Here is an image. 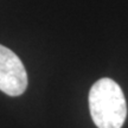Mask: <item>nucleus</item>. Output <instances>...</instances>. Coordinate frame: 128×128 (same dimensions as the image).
Listing matches in <instances>:
<instances>
[{"mask_svg": "<svg viewBox=\"0 0 128 128\" xmlns=\"http://www.w3.org/2000/svg\"><path fill=\"white\" fill-rule=\"evenodd\" d=\"M89 110L97 128H121L127 118L124 94L118 83L104 77L96 81L89 92Z\"/></svg>", "mask_w": 128, "mask_h": 128, "instance_id": "1", "label": "nucleus"}, {"mask_svg": "<svg viewBox=\"0 0 128 128\" xmlns=\"http://www.w3.org/2000/svg\"><path fill=\"white\" fill-rule=\"evenodd\" d=\"M28 88L23 62L12 50L0 44V90L8 96L22 95Z\"/></svg>", "mask_w": 128, "mask_h": 128, "instance_id": "2", "label": "nucleus"}]
</instances>
